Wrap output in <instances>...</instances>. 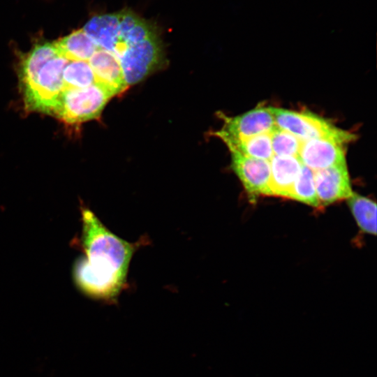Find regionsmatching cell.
<instances>
[{"mask_svg": "<svg viewBox=\"0 0 377 377\" xmlns=\"http://www.w3.org/2000/svg\"><path fill=\"white\" fill-rule=\"evenodd\" d=\"M80 246L84 256L73 267L77 287L94 298L113 300L125 288L137 249L108 229L87 207L81 208Z\"/></svg>", "mask_w": 377, "mask_h": 377, "instance_id": "obj_1", "label": "cell"}, {"mask_svg": "<svg viewBox=\"0 0 377 377\" xmlns=\"http://www.w3.org/2000/svg\"><path fill=\"white\" fill-rule=\"evenodd\" d=\"M114 96L112 91L98 82L82 89H66L54 115L68 124L97 119Z\"/></svg>", "mask_w": 377, "mask_h": 377, "instance_id": "obj_2", "label": "cell"}, {"mask_svg": "<svg viewBox=\"0 0 377 377\" xmlns=\"http://www.w3.org/2000/svg\"><path fill=\"white\" fill-rule=\"evenodd\" d=\"M69 60L58 55L48 61L34 82L22 89L26 108L54 115L64 90L63 72Z\"/></svg>", "mask_w": 377, "mask_h": 377, "instance_id": "obj_3", "label": "cell"}, {"mask_svg": "<svg viewBox=\"0 0 377 377\" xmlns=\"http://www.w3.org/2000/svg\"><path fill=\"white\" fill-rule=\"evenodd\" d=\"M272 110L275 125L302 141L324 138L345 145L355 139L353 133L336 127L315 114L276 108H272Z\"/></svg>", "mask_w": 377, "mask_h": 377, "instance_id": "obj_4", "label": "cell"}, {"mask_svg": "<svg viewBox=\"0 0 377 377\" xmlns=\"http://www.w3.org/2000/svg\"><path fill=\"white\" fill-rule=\"evenodd\" d=\"M224 122L223 128L214 135L222 138L243 139L270 133L276 126L272 107H257L242 114L228 117L219 114Z\"/></svg>", "mask_w": 377, "mask_h": 377, "instance_id": "obj_5", "label": "cell"}, {"mask_svg": "<svg viewBox=\"0 0 377 377\" xmlns=\"http://www.w3.org/2000/svg\"><path fill=\"white\" fill-rule=\"evenodd\" d=\"M231 167L251 198L268 195L269 161L247 156L229 148Z\"/></svg>", "mask_w": 377, "mask_h": 377, "instance_id": "obj_6", "label": "cell"}, {"mask_svg": "<svg viewBox=\"0 0 377 377\" xmlns=\"http://www.w3.org/2000/svg\"><path fill=\"white\" fill-rule=\"evenodd\" d=\"M313 178L320 206L348 199L353 194L346 163L313 171Z\"/></svg>", "mask_w": 377, "mask_h": 377, "instance_id": "obj_7", "label": "cell"}, {"mask_svg": "<svg viewBox=\"0 0 377 377\" xmlns=\"http://www.w3.org/2000/svg\"><path fill=\"white\" fill-rule=\"evenodd\" d=\"M345 145L330 139L303 141L298 154L302 163L313 171L346 163Z\"/></svg>", "mask_w": 377, "mask_h": 377, "instance_id": "obj_8", "label": "cell"}, {"mask_svg": "<svg viewBox=\"0 0 377 377\" xmlns=\"http://www.w3.org/2000/svg\"><path fill=\"white\" fill-rule=\"evenodd\" d=\"M88 62L94 73L96 82L106 87L114 95L124 91L128 87L119 61L111 52L98 46Z\"/></svg>", "mask_w": 377, "mask_h": 377, "instance_id": "obj_9", "label": "cell"}, {"mask_svg": "<svg viewBox=\"0 0 377 377\" xmlns=\"http://www.w3.org/2000/svg\"><path fill=\"white\" fill-rule=\"evenodd\" d=\"M268 195L288 198L302 163L298 156L274 155L269 161Z\"/></svg>", "mask_w": 377, "mask_h": 377, "instance_id": "obj_10", "label": "cell"}, {"mask_svg": "<svg viewBox=\"0 0 377 377\" xmlns=\"http://www.w3.org/2000/svg\"><path fill=\"white\" fill-rule=\"evenodd\" d=\"M61 55L54 42L36 44L22 58L19 68V77L22 89L29 87L38 73L50 59Z\"/></svg>", "mask_w": 377, "mask_h": 377, "instance_id": "obj_11", "label": "cell"}, {"mask_svg": "<svg viewBox=\"0 0 377 377\" xmlns=\"http://www.w3.org/2000/svg\"><path fill=\"white\" fill-rule=\"evenodd\" d=\"M54 43L60 54L69 61H88L98 48L82 28Z\"/></svg>", "mask_w": 377, "mask_h": 377, "instance_id": "obj_12", "label": "cell"}, {"mask_svg": "<svg viewBox=\"0 0 377 377\" xmlns=\"http://www.w3.org/2000/svg\"><path fill=\"white\" fill-rule=\"evenodd\" d=\"M228 149H236L252 158L269 161L274 156L270 133H265L243 139L221 138Z\"/></svg>", "mask_w": 377, "mask_h": 377, "instance_id": "obj_13", "label": "cell"}, {"mask_svg": "<svg viewBox=\"0 0 377 377\" xmlns=\"http://www.w3.org/2000/svg\"><path fill=\"white\" fill-rule=\"evenodd\" d=\"M348 202L350 211L361 230L376 235V204L371 200L353 193Z\"/></svg>", "mask_w": 377, "mask_h": 377, "instance_id": "obj_14", "label": "cell"}, {"mask_svg": "<svg viewBox=\"0 0 377 377\" xmlns=\"http://www.w3.org/2000/svg\"><path fill=\"white\" fill-rule=\"evenodd\" d=\"M64 89H82L96 82L88 61H70L63 72Z\"/></svg>", "mask_w": 377, "mask_h": 377, "instance_id": "obj_15", "label": "cell"}, {"mask_svg": "<svg viewBox=\"0 0 377 377\" xmlns=\"http://www.w3.org/2000/svg\"><path fill=\"white\" fill-rule=\"evenodd\" d=\"M288 199L314 207H320L315 188L313 171L303 164L292 187Z\"/></svg>", "mask_w": 377, "mask_h": 377, "instance_id": "obj_16", "label": "cell"}, {"mask_svg": "<svg viewBox=\"0 0 377 377\" xmlns=\"http://www.w3.org/2000/svg\"><path fill=\"white\" fill-rule=\"evenodd\" d=\"M270 135L274 155L298 156L303 141L276 126L270 132Z\"/></svg>", "mask_w": 377, "mask_h": 377, "instance_id": "obj_17", "label": "cell"}]
</instances>
